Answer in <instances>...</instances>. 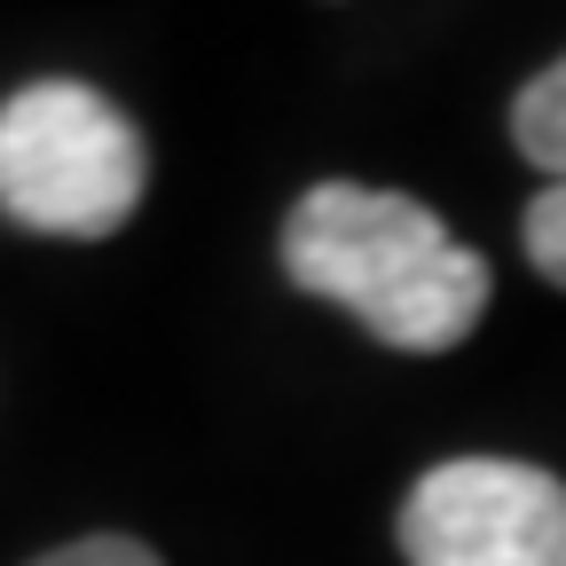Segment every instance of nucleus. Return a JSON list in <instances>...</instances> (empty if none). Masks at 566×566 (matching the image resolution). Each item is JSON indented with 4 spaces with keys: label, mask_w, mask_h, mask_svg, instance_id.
<instances>
[{
    "label": "nucleus",
    "mask_w": 566,
    "mask_h": 566,
    "mask_svg": "<svg viewBox=\"0 0 566 566\" xmlns=\"http://www.w3.org/2000/svg\"><path fill=\"white\" fill-rule=\"evenodd\" d=\"M283 268L401 354H441L488 315V260L449 237L433 205L363 181H315L292 205Z\"/></svg>",
    "instance_id": "obj_1"
},
{
    "label": "nucleus",
    "mask_w": 566,
    "mask_h": 566,
    "mask_svg": "<svg viewBox=\"0 0 566 566\" xmlns=\"http://www.w3.org/2000/svg\"><path fill=\"white\" fill-rule=\"evenodd\" d=\"M142 134L80 80H32L0 103V212L40 237H111L142 205Z\"/></svg>",
    "instance_id": "obj_2"
},
{
    "label": "nucleus",
    "mask_w": 566,
    "mask_h": 566,
    "mask_svg": "<svg viewBox=\"0 0 566 566\" xmlns=\"http://www.w3.org/2000/svg\"><path fill=\"white\" fill-rule=\"evenodd\" d=\"M409 566H566V480L520 457H449L401 504Z\"/></svg>",
    "instance_id": "obj_3"
},
{
    "label": "nucleus",
    "mask_w": 566,
    "mask_h": 566,
    "mask_svg": "<svg viewBox=\"0 0 566 566\" xmlns=\"http://www.w3.org/2000/svg\"><path fill=\"white\" fill-rule=\"evenodd\" d=\"M512 142H520L527 166H543L551 181H566V55L520 87V103H512Z\"/></svg>",
    "instance_id": "obj_4"
},
{
    "label": "nucleus",
    "mask_w": 566,
    "mask_h": 566,
    "mask_svg": "<svg viewBox=\"0 0 566 566\" xmlns=\"http://www.w3.org/2000/svg\"><path fill=\"white\" fill-rule=\"evenodd\" d=\"M527 260L558 283V292H566V181H543V197L527 205Z\"/></svg>",
    "instance_id": "obj_5"
},
{
    "label": "nucleus",
    "mask_w": 566,
    "mask_h": 566,
    "mask_svg": "<svg viewBox=\"0 0 566 566\" xmlns=\"http://www.w3.org/2000/svg\"><path fill=\"white\" fill-rule=\"evenodd\" d=\"M32 566H166L150 543H134V535H80V543H63Z\"/></svg>",
    "instance_id": "obj_6"
}]
</instances>
